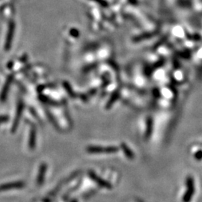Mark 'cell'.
Returning a JSON list of instances; mask_svg holds the SVG:
<instances>
[{
    "label": "cell",
    "instance_id": "1",
    "mask_svg": "<svg viewBox=\"0 0 202 202\" xmlns=\"http://www.w3.org/2000/svg\"><path fill=\"white\" fill-rule=\"evenodd\" d=\"M186 189L184 196H183V202H190L192 199L196 192L195 180L192 176H188L186 179Z\"/></svg>",
    "mask_w": 202,
    "mask_h": 202
},
{
    "label": "cell",
    "instance_id": "2",
    "mask_svg": "<svg viewBox=\"0 0 202 202\" xmlns=\"http://www.w3.org/2000/svg\"><path fill=\"white\" fill-rule=\"evenodd\" d=\"M89 154H114L117 153L118 148L117 147H100V146H89L86 149Z\"/></svg>",
    "mask_w": 202,
    "mask_h": 202
},
{
    "label": "cell",
    "instance_id": "3",
    "mask_svg": "<svg viewBox=\"0 0 202 202\" xmlns=\"http://www.w3.org/2000/svg\"><path fill=\"white\" fill-rule=\"evenodd\" d=\"M88 177L91 179L95 184H97L100 187L104 188V189H112V185L109 182V181L104 180L103 178L100 177V176H98L97 174L95 173L94 171H89L88 173Z\"/></svg>",
    "mask_w": 202,
    "mask_h": 202
},
{
    "label": "cell",
    "instance_id": "4",
    "mask_svg": "<svg viewBox=\"0 0 202 202\" xmlns=\"http://www.w3.org/2000/svg\"><path fill=\"white\" fill-rule=\"evenodd\" d=\"M26 186L25 183L22 181H16V182L7 183L0 185V192L8 191L11 189H20L24 188Z\"/></svg>",
    "mask_w": 202,
    "mask_h": 202
},
{
    "label": "cell",
    "instance_id": "5",
    "mask_svg": "<svg viewBox=\"0 0 202 202\" xmlns=\"http://www.w3.org/2000/svg\"><path fill=\"white\" fill-rule=\"evenodd\" d=\"M14 22H11L10 23L9 28H8V32L6 36V43H5V50H9L11 48V43L13 41V38H14Z\"/></svg>",
    "mask_w": 202,
    "mask_h": 202
},
{
    "label": "cell",
    "instance_id": "6",
    "mask_svg": "<svg viewBox=\"0 0 202 202\" xmlns=\"http://www.w3.org/2000/svg\"><path fill=\"white\" fill-rule=\"evenodd\" d=\"M46 169H47V165L45 163H41V165L39 167V170H38V174L37 177V185L38 186H41L43 185V183H44L45 180V175H46Z\"/></svg>",
    "mask_w": 202,
    "mask_h": 202
},
{
    "label": "cell",
    "instance_id": "7",
    "mask_svg": "<svg viewBox=\"0 0 202 202\" xmlns=\"http://www.w3.org/2000/svg\"><path fill=\"white\" fill-rule=\"evenodd\" d=\"M22 109H23V103H22V101H20L18 106H17L16 116H15L13 126H12V131L13 132H14L15 130H16L17 126H18L19 121H20V117H21V115L22 112Z\"/></svg>",
    "mask_w": 202,
    "mask_h": 202
},
{
    "label": "cell",
    "instance_id": "8",
    "mask_svg": "<svg viewBox=\"0 0 202 202\" xmlns=\"http://www.w3.org/2000/svg\"><path fill=\"white\" fill-rule=\"evenodd\" d=\"M12 79H13V77H12V76H9V77L8 78V79H7L4 87H3L1 95H0V100L2 101H4L6 99L7 95H8V90H9L10 84H11Z\"/></svg>",
    "mask_w": 202,
    "mask_h": 202
},
{
    "label": "cell",
    "instance_id": "9",
    "mask_svg": "<svg viewBox=\"0 0 202 202\" xmlns=\"http://www.w3.org/2000/svg\"><path fill=\"white\" fill-rule=\"evenodd\" d=\"M36 143V130L34 127H32L31 129L30 135H29V148L33 150L35 147Z\"/></svg>",
    "mask_w": 202,
    "mask_h": 202
},
{
    "label": "cell",
    "instance_id": "10",
    "mask_svg": "<svg viewBox=\"0 0 202 202\" xmlns=\"http://www.w3.org/2000/svg\"><path fill=\"white\" fill-rule=\"evenodd\" d=\"M121 148H122L123 153H124V154L126 155V156L128 158V159L130 160L134 159V156H134L133 152L129 148L128 146L126 144H123V143L121 144Z\"/></svg>",
    "mask_w": 202,
    "mask_h": 202
},
{
    "label": "cell",
    "instance_id": "11",
    "mask_svg": "<svg viewBox=\"0 0 202 202\" xmlns=\"http://www.w3.org/2000/svg\"><path fill=\"white\" fill-rule=\"evenodd\" d=\"M154 34V33H147V34H142V35H139L138 37H136L135 38H134L133 41H143V40H145V39H148V38H151L152 37L153 35Z\"/></svg>",
    "mask_w": 202,
    "mask_h": 202
},
{
    "label": "cell",
    "instance_id": "12",
    "mask_svg": "<svg viewBox=\"0 0 202 202\" xmlns=\"http://www.w3.org/2000/svg\"><path fill=\"white\" fill-rule=\"evenodd\" d=\"M152 119L151 118H148L147 120V130H146V139H147L151 135V131H152Z\"/></svg>",
    "mask_w": 202,
    "mask_h": 202
},
{
    "label": "cell",
    "instance_id": "13",
    "mask_svg": "<svg viewBox=\"0 0 202 202\" xmlns=\"http://www.w3.org/2000/svg\"><path fill=\"white\" fill-rule=\"evenodd\" d=\"M118 97V92L117 91L115 94H114V95H112V98H111V99H110V100H109V102H108L107 106V108H109V107H110L111 106H112V104L114 103L115 101L116 100H117Z\"/></svg>",
    "mask_w": 202,
    "mask_h": 202
},
{
    "label": "cell",
    "instance_id": "14",
    "mask_svg": "<svg viewBox=\"0 0 202 202\" xmlns=\"http://www.w3.org/2000/svg\"><path fill=\"white\" fill-rule=\"evenodd\" d=\"M195 159L198 161H201L202 160V151H198L195 154Z\"/></svg>",
    "mask_w": 202,
    "mask_h": 202
},
{
    "label": "cell",
    "instance_id": "15",
    "mask_svg": "<svg viewBox=\"0 0 202 202\" xmlns=\"http://www.w3.org/2000/svg\"><path fill=\"white\" fill-rule=\"evenodd\" d=\"M93 1L96 2H97L98 4H100V6H102L103 7L108 6V3L105 1V0H93Z\"/></svg>",
    "mask_w": 202,
    "mask_h": 202
},
{
    "label": "cell",
    "instance_id": "16",
    "mask_svg": "<svg viewBox=\"0 0 202 202\" xmlns=\"http://www.w3.org/2000/svg\"><path fill=\"white\" fill-rule=\"evenodd\" d=\"M8 120V117L7 116H0V122H6Z\"/></svg>",
    "mask_w": 202,
    "mask_h": 202
},
{
    "label": "cell",
    "instance_id": "17",
    "mask_svg": "<svg viewBox=\"0 0 202 202\" xmlns=\"http://www.w3.org/2000/svg\"><path fill=\"white\" fill-rule=\"evenodd\" d=\"M71 202H77V201H76V200H74V201H72Z\"/></svg>",
    "mask_w": 202,
    "mask_h": 202
}]
</instances>
